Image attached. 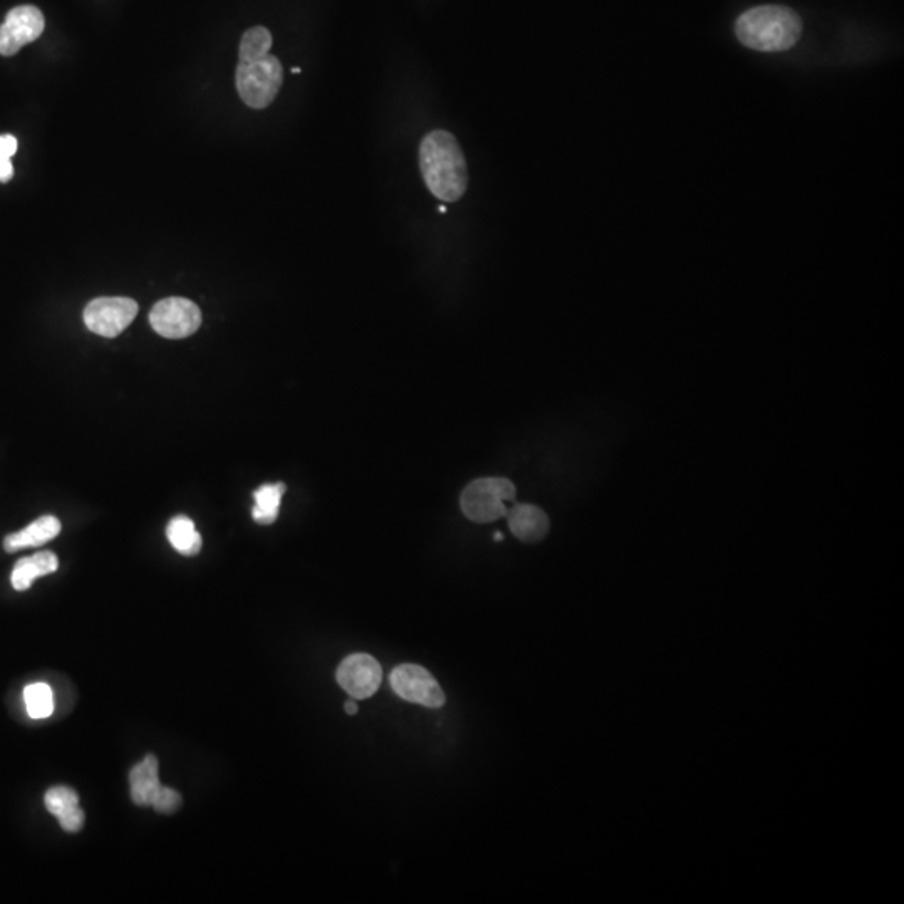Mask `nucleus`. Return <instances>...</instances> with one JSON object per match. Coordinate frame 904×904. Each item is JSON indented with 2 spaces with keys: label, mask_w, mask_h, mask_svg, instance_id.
I'll return each mask as SVG.
<instances>
[{
  "label": "nucleus",
  "mask_w": 904,
  "mask_h": 904,
  "mask_svg": "<svg viewBox=\"0 0 904 904\" xmlns=\"http://www.w3.org/2000/svg\"><path fill=\"white\" fill-rule=\"evenodd\" d=\"M44 804L66 833H79L83 829L84 811L79 807L78 794L71 787H51L44 796Z\"/></svg>",
  "instance_id": "obj_11"
},
{
  "label": "nucleus",
  "mask_w": 904,
  "mask_h": 904,
  "mask_svg": "<svg viewBox=\"0 0 904 904\" xmlns=\"http://www.w3.org/2000/svg\"><path fill=\"white\" fill-rule=\"evenodd\" d=\"M158 772H160L158 757L151 756V754L144 757L143 761L136 764V766L131 769V772H129L131 799H133L136 806H151L153 796H155V792L158 791L161 786Z\"/></svg>",
  "instance_id": "obj_13"
},
{
  "label": "nucleus",
  "mask_w": 904,
  "mask_h": 904,
  "mask_svg": "<svg viewBox=\"0 0 904 904\" xmlns=\"http://www.w3.org/2000/svg\"><path fill=\"white\" fill-rule=\"evenodd\" d=\"M17 146H19V144H17V139L14 138L12 134H2V136H0V151H2L4 155L9 156V158L16 155Z\"/></svg>",
  "instance_id": "obj_20"
},
{
  "label": "nucleus",
  "mask_w": 904,
  "mask_h": 904,
  "mask_svg": "<svg viewBox=\"0 0 904 904\" xmlns=\"http://www.w3.org/2000/svg\"><path fill=\"white\" fill-rule=\"evenodd\" d=\"M285 491H287L285 484L272 483L263 484L253 493L255 506L252 509V516L258 524H272L277 521Z\"/></svg>",
  "instance_id": "obj_15"
},
{
  "label": "nucleus",
  "mask_w": 904,
  "mask_h": 904,
  "mask_svg": "<svg viewBox=\"0 0 904 904\" xmlns=\"http://www.w3.org/2000/svg\"><path fill=\"white\" fill-rule=\"evenodd\" d=\"M181 802H183V799H181L180 794H178L175 789L160 786V789H158V791L155 792V796H153L151 807H153L155 811L161 812V814H173V812L180 809Z\"/></svg>",
  "instance_id": "obj_19"
},
{
  "label": "nucleus",
  "mask_w": 904,
  "mask_h": 904,
  "mask_svg": "<svg viewBox=\"0 0 904 904\" xmlns=\"http://www.w3.org/2000/svg\"><path fill=\"white\" fill-rule=\"evenodd\" d=\"M46 27L42 12L34 6L14 7L0 26V54L14 56L41 37Z\"/></svg>",
  "instance_id": "obj_8"
},
{
  "label": "nucleus",
  "mask_w": 904,
  "mask_h": 904,
  "mask_svg": "<svg viewBox=\"0 0 904 904\" xmlns=\"http://www.w3.org/2000/svg\"><path fill=\"white\" fill-rule=\"evenodd\" d=\"M133 298L101 297L89 302L84 309V324L101 337H118L138 315Z\"/></svg>",
  "instance_id": "obj_6"
},
{
  "label": "nucleus",
  "mask_w": 904,
  "mask_h": 904,
  "mask_svg": "<svg viewBox=\"0 0 904 904\" xmlns=\"http://www.w3.org/2000/svg\"><path fill=\"white\" fill-rule=\"evenodd\" d=\"M439 211H441V213H446V206H439Z\"/></svg>",
  "instance_id": "obj_23"
},
{
  "label": "nucleus",
  "mask_w": 904,
  "mask_h": 904,
  "mask_svg": "<svg viewBox=\"0 0 904 904\" xmlns=\"http://www.w3.org/2000/svg\"><path fill=\"white\" fill-rule=\"evenodd\" d=\"M391 685L401 699L412 704L424 705L429 709H441L446 704V695L442 692L441 685L431 672L419 665H401L391 673Z\"/></svg>",
  "instance_id": "obj_7"
},
{
  "label": "nucleus",
  "mask_w": 904,
  "mask_h": 904,
  "mask_svg": "<svg viewBox=\"0 0 904 904\" xmlns=\"http://www.w3.org/2000/svg\"><path fill=\"white\" fill-rule=\"evenodd\" d=\"M149 324L161 337L186 339L200 329L201 312L198 305L188 298H165L151 310Z\"/></svg>",
  "instance_id": "obj_5"
},
{
  "label": "nucleus",
  "mask_w": 904,
  "mask_h": 904,
  "mask_svg": "<svg viewBox=\"0 0 904 904\" xmlns=\"http://www.w3.org/2000/svg\"><path fill=\"white\" fill-rule=\"evenodd\" d=\"M24 702L31 719H47L54 712V695L51 687L44 682L27 685L24 689Z\"/></svg>",
  "instance_id": "obj_17"
},
{
  "label": "nucleus",
  "mask_w": 904,
  "mask_h": 904,
  "mask_svg": "<svg viewBox=\"0 0 904 904\" xmlns=\"http://www.w3.org/2000/svg\"><path fill=\"white\" fill-rule=\"evenodd\" d=\"M516 496L514 484L506 478L476 479L464 489L461 509L474 523H493L508 514L509 501Z\"/></svg>",
  "instance_id": "obj_4"
},
{
  "label": "nucleus",
  "mask_w": 904,
  "mask_h": 904,
  "mask_svg": "<svg viewBox=\"0 0 904 904\" xmlns=\"http://www.w3.org/2000/svg\"><path fill=\"white\" fill-rule=\"evenodd\" d=\"M509 530L519 541L535 545L550 533V518L535 504H518L508 511Z\"/></svg>",
  "instance_id": "obj_10"
},
{
  "label": "nucleus",
  "mask_w": 904,
  "mask_h": 904,
  "mask_svg": "<svg viewBox=\"0 0 904 904\" xmlns=\"http://www.w3.org/2000/svg\"><path fill=\"white\" fill-rule=\"evenodd\" d=\"M62 524L54 516H42L32 521L24 530L12 533L4 538V550L7 553H17L26 548H39L54 540L61 533Z\"/></svg>",
  "instance_id": "obj_12"
},
{
  "label": "nucleus",
  "mask_w": 904,
  "mask_h": 904,
  "mask_svg": "<svg viewBox=\"0 0 904 904\" xmlns=\"http://www.w3.org/2000/svg\"><path fill=\"white\" fill-rule=\"evenodd\" d=\"M166 536H168L171 546L181 555L196 556L201 551L203 540H201L200 533L196 531L195 523L186 516H176L171 519L166 528Z\"/></svg>",
  "instance_id": "obj_16"
},
{
  "label": "nucleus",
  "mask_w": 904,
  "mask_h": 904,
  "mask_svg": "<svg viewBox=\"0 0 904 904\" xmlns=\"http://www.w3.org/2000/svg\"><path fill=\"white\" fill-rule=\"evenodd\" d=\"M357 710L359 709H357V704H355L354 700H349V702L345 704V712H347V714L355 715L357 714Z\"/></svg>",
  "instance_id": "obj_22"
},
{
  "label": "nucleus",
  "mask_w": 904,
  "mask_h": 904,
  "mask_svg": "<svg viewBox=\"0 0 904 904\" xmlns=\"http://www.w3.org/2000/svg\"><path fill=\"white\" fill-rule=\"evenodd\" d=\"M14 176V166L9 156L0 151V183H7Z\"/></svg>",
  "instance_id": "obj_21"
},
{
  "label": "nucleus",
  "mask_w": 904,
  "mask_h": 904,
  "mask_svg": "<svg viewBox=\"0 0 904 904\" xmlns=\"http://www.w3.org/2000/svg\"><path fill=\"white\" fill-rule=\"evenodd\" d=\"M337 682L350 697L369 699L381 687V663L365 653L350 655L337 668Z\"/></svg>",
  "instance_id": "obj_9"
},
{
  "label": "nucleus",
  "mask_w": 904,
  "mask_h": 904,
  "mask_svg": "<svg viewBox=\"0 0 904 904\" xmlns=\"http://www.w3.org/2000/svg\"><path fill=\"white\" fill-rule=\"evenodd\" d=\"M272 34L265 27H253L245 32L240 42V62L257 61L267 56L272 47Z\"/></svg>",
  "instance_id": "obj_18"
},
{
  "label": "nucleus",
  "mask_w": 904,
  "mask_h": 904,
  "mask_svg": "<svg viewBox=\"0 0 904 904\" xmlns=\"http://www.w3.org/2000/svg\"><path fill=\"white\" fill-rule=\"evenodd\" d=\"M735 34L756 51H787L801 37V17L784 6L754 7L737 19Z\"/></svg>",
  "instance_id": "obj_2"
},
{
  "label": "nucleus",
  "mask_w": 904,
  "mask_h": 904,
  "mask_svg": "<svg viewBox=\"0 0 904 904\" xmlns=\"http://www.w3.org/2000/svg\"><path fill=\"white\" fill-rule=\"evenodd\" d=\"M57 568H59V560L52 551H39L36 555L17 561L12 570V586L17 591L29 590L37 578L51 575Z\"/></svg>",
  "instance_id": "obj_14"
},
{
  "label": "nucleus",
  "mask_w": 904,
  "mask_h": 904,
  "mask_svg": "<svg viewBox=\"0 0 904 904\" xmlns=\"http://www.w3.org/2000/svg\"><path fill=\"white\" fill-rule=\"evenodd\" d=\"M422 178L432 195L442 201H458L468 190V166L458 139L436 129L422 139L419 149Z\"/></svg>",
  "instance_id": "obj_1"
},
{
  "label": "nucleus",
  "mask_w": 904,
  "mask_h": 904,
  "mask_svg": "<svg viewBox=\"0 0 904 904\" xmlns=\"http://www.w3.org/2000/svg\"><path fill=\"white\" fill-rule=\"evenodd\" d=\"M283 69L277 57H260L257 61L240 62L237 67V89L243 103L263 109L277 98L282 88Z\"/></svg>",
  "instance_id": "obj_3"
}]
</instances>
